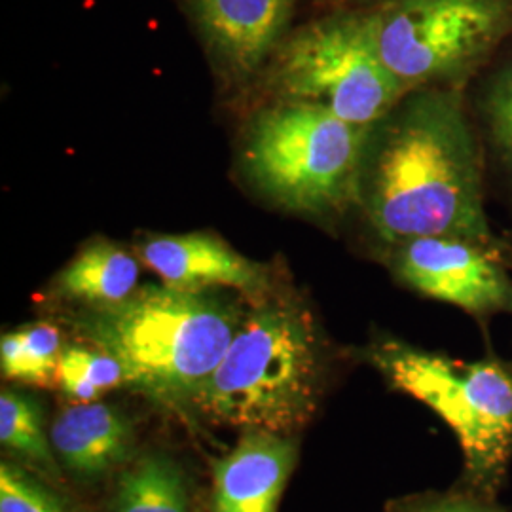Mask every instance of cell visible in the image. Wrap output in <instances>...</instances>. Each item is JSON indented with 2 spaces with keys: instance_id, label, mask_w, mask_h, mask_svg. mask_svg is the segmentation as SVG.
<instances>
[{
  "instance_id": "cell-9",
  "label": "cell",
  "mask_w": 512,
  "mask_h": 512,
  "mask_svg": "<svg viewBox=\"0 0 512 512\" xmlns=\"http://www.w3.org/2000/svg\"><path fill=\"white\" fill-rule=\"evenodd\" d=\"M137 253L173 289H234L251 298L272 291L268 266L241 255L209 232L150 236L139 243Z\"/></svg>"
},
{
  "instance_id": "cell-13",
  "label": "cell",
  "mask_w": 512,
  "mask_h": 512,
  "mask_svg": "<svg viewBox=\"0 0 512 512\" xmlns=\"http://www.w3.org/2000/svg\"><path fill=\"white\" fill-rule=\"evenodd\" d=\"M139 260L107 239L88 243L54 279L55 293L86 308H105L139 287Z\"/></svg>"
},
{
  "instance_id": "cell-18",
  "label": "cell",
  "mask_w": 512,
  "mask_h": 512,
  "mask_svg": "<svg viewBox=\"0 0 512 512\" xmlns=\"http://www.w3.org/2000/svg\"><path fill=\"white\" fill-rule=\"evenodd\" d=\"M0 512H71L46 484L14 463L0 465Z\"/></svg>"
},
{
  "instance_id": "cell-4",
  "label": "cell",
  "mask_w": 512,
  "mask_h": 512,
  "mask_svg": "<svg viewBox=\"0 0 512 512\" xmlns=\"http://www.w3.org/2000/svg\"><path fill=\"white\" fill-rule=\"evenodd\" d=\"M368 129L319 105L277 101L245 129L241 167L275 205L334 219L355 205Z\"/></svg>"
},
{
  "instance_id": "cell-16",
  "label": "cell",
  "mask_w": 512,
  "mask_h": 512,
  "mask_svg": "<svg viewBox=\"0 0 512 512\" xmlns=\"http://www.w3.org/2000/svg\"><path fill=\"white\" fill-rule=\"evenodd\" d=\"M0 442L48 475H59L52 440L44 433L42 408L35 397L14 389L0 393Z\"/></svg>"
},
{
  "instance_id": "cell-12",
  "label": "cell",
  "mask_w": 512,
  "mask_h": 512,
  "mask_svg": "<svg viewBox=\"0 0 512 512\" xmlns=\"http://www.w3.org/2000/svg\"><path fill=\"white\" fill-rule=\"evenodd\" d=\"M55 456L73 475L92 480L128 461L133 427L128 416L105 403H76L52 425Z\"/></svg>"
},
{
  "instance_id": "cell-20",
  "label": "cell",
  "mask_w": 512,
  "mask_h": 512,
  "mask_svg": "<svg viewBox=\"0 0 512 512\" xmlns=\"http://www.w3.org/2000/svg\"><path fill=\"white\" fill-rule=\"evenodd\" d=\"M410 512H505L486 497H444Z\"/></svg>"
},
{
  "instance_id": "cell-5",
  "label": "cell",
  "mask_w": 512,
  "mask_h": 512,
  "mask_svg": "<svg viewBox=\"0 0 512 512\" xmlns=\"http://www.w3.org/2000/svg\"><path fill=\"white\" fill-rule=\"evenodd\" d=\"M368 361L389 385L429 406L458 437L469 484L494 499L512 456V368L499 359L461 361L384 338Z\"/></svg>"
},
{
  "instance_id": "cell-19",
  "label": "cell",
  "mask_w": 512,
  "mask_h": 512,
  "mask_svg": "<svg viewBox=\"0 0 512 512\" xmlns=\"http://www.w3.org/2000/svg\"><path fill=\"white\" fill-rule=\"evenodd\" d=\"M482 112L495 152L512 173V61L490 82L482 101Z\"/></svg>"
},
{
  "instance_id": "cell-2",
  "label": "cell",
  "mask_w": 512,
  "mask_h": 512,
  "mask_svg": "<svg viewBox=\"0 0 512 512\" xmlns=\"http://www.w3.org/2000/svg\"><path fill=\"white\" fill-rule=\"evenodd\" d=\"M243 315L239 302L217 291L145 285L118 304L86 308L76 327L122 365L126 385L181 412L194 408Z\"/></svg>"
},
{
  "instance_id": "cell-8",
  "label": "cell",
  "mask_w": 512,
  "mask_h": 512,
  "mask_svg": "<svg viewBox=\"0 0 512 512\" xmlns=\"http://www.w3.org/2000/svg\"><path fill=\"white\" fill-rule=\"evenodd\" d=\"M387 266L410 291L486 321L512 315V275L501 245L429 236L387 247Z\"/></svg>"
},
{
  "instance_id": "cell-17",
  "label": "cell",
  "mask_w": 512,
  "mask_h": 512,
  "mask_svg": "<svg viewBox=\"0 0 512 512\" xmlns=\"http://www.w3.org/2000/svg\"><path fill=\"white\" fill-rule=\"evenodd\" d=\"M57 384L74 403H93L103 393L126 384L122 365L101 349L69 346L63 349Z\"/></svg>"
},
{
  "instance_id": "cell-15",
  "label": "cell",
  "mask_w": 512,
  "mask_h": 512,
  "mask_svg": "<svg viewBox=\"0 0 512 512\" xmlns=\"http://www.w3.org/2000/svg\"><path fill=\"white\" fill-rule=\"evenodd\" d=\"M61 334L50 323H33L0 338V368L4 378L19 384L52 387L61 361Z\"/></svg>"
},
{
  "instance_id": "cell-3",
  "label": "cell",
  "mask_w": 512,
  "mask_h": 512,
  "mask_svg": "<svg viewBox=\"0 0 512 512\" xmlns=\"http://www.w3.org/2000/svg\"><path fill=\"white\" fill-rule=\"evenodd\" d=\"M323 370V340L310 310L264 294L245 310L194 410L217 423L287 435L310 420Z\"/></svg>"
},
{
  "instance_id": "cell-14",
  "label": "cell",
  "mask_w": 512,
  "mask_h": 512,
  "mask_svg": "<svg viewBox=\"0 0 512 512\" xmlns=\"http://www.w3.org/2000/svg\"><path fill=\"white\" fill-rule=\"evenodd\" d=\"M114 512H190L181 467L165 454L135 461L118 480Z\"/></svg>"
},
{
  "instance_id": "cell-7",
  "label": "cell",
  "mask_w": 512,
  "mask_h": 512,
  "mask_svg": "<svg viewBox=\"0 0 512 512\" xmlns=\"http://www.w3.org/2000/svg\"><path fill=\"white\" fill-rule=\"evenodd\" d=\"M365 12L387 69L408 92L463 88L512 33V0H380Z\"/></svg>"
},
{
  "instance_id": "cell-11",
  "label": "cell",
  "mask_w": 512,
  "mask_h": 512,
  "mask_svg": "<svg viewBox=\"0 0 512 512\" xmlns=\"http://www.w3.org/2000/svg\"><path fill=\"white\" fill-rule=\"evenodd\" d=\"M298 459L296 440L285 433L245 429L230 454L213 469V511L277 512Z\"/></svg>"
},
{
  "instance_id": "cell-10",
  "label": "cell",
  "mask_w": 512,
  "mask_h": 512,
  "mask_svg": "<svg viewBox=\"0 0 512 512\" xmlns=\"http://www.w3.org/2000/svg\"><path fill=\"white\" fill-rule=\"evenodd\" d=\"M298 0H188L222 71L245 80L275 54Z\"/></svg>"
},
{
  "instance_id": "cell-1",
  "label": "cell",
  "mask_w": 512,
  "mask_h": 512,
  "mask_svg": "<svg viewBox=\"0 0 512 512\" xmlns=\"http://www.w3.org/2000/svg\"><path fill=\"white\" fill-rule=\"evenodd\" d=\"M355 207L385 249L429 236L501 245L463 88L412 90L370 126Z\"/></svg>"
},
{
  "instance_id": "cell-6",
  "label": "cell",
  "mask_w": 512,
  "mask_h": 512,
  "mask_svg": "<svg viewBox=\"0 0 512 512\" xmlns=\"http://www.w3.org/2000/svg\"><path fill=\"white\" fill-rule=\"evenodd\" d=\"M270 84L277 101L325 107L355 126H372L408 90L387 69L365 10L315 19L275 50Z\"/></svg>"
}]
</instances>
